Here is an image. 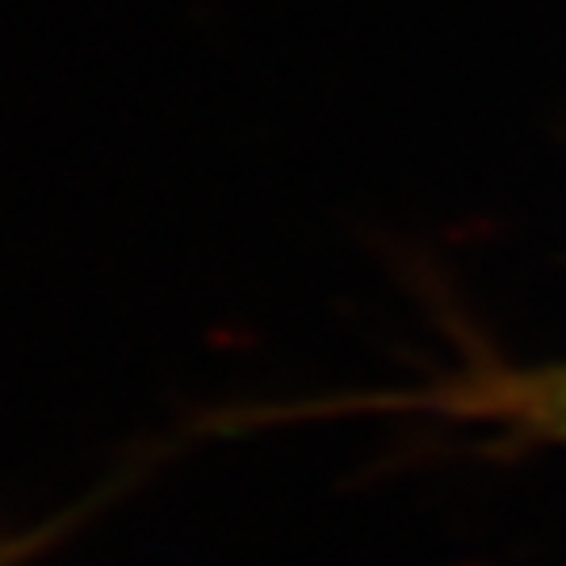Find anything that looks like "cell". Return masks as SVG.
Wrapping results in <instances>:
<instances>
[{"mask_svg":"<svg viewBox=\"0 0 566 566\" xmlns=\"http://www.w3.org/2000/svg\"><path fill=\"white\" fill-rule=\"evenodd\" d=\"M97 504V500H84L76 504L72 512H60V516H51V521H42V525H30V528H9L0 525V566H25L30 558H39L46 546H55L67 528H76L88 516V507Z\"/></svg>","mask_w":566,"mask_h":566,"instance_id":"6da1fadb","label":"cell"}]
</instances>
